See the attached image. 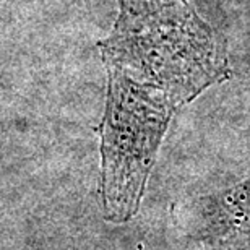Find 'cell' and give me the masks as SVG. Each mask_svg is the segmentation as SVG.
Returning <instances> with one entry per match:
<instances>
[{
	"label": "cell",
	"mask_w": 250,
	"mask_h": 250,
	"mask_svg": "<svg viewBox=\"0 0 250 250\" xmlns=\"http://www.w3.org/2000/svg\"><path fill=\"white\" fill-rule=\"evenodd\" d=\"M112 31L98 42L107 73L101 124L104 216H135L174 114L231 78L224 38L188 0H117Z\"/></svg>",
	"instance_id": "cell-1"
},
{
	"label": "cell",
	"mask_w": 250,
	"mask_h": 250,
	"mask_svg": "<svg viewBox=\"0 0 250 250\" xmlns=\"http://www.w3.org/2000/svg\"><path fill=\"white\" fill-rule=\"evenodd\" d=\"M198 216L207 237L221 241L250 232V177L200 200Z\"/></svg>",
	"instance_id": "cell-2"
}]
</instances>
